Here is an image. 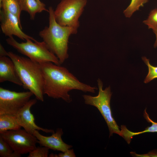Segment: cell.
<instances>
[{
	"label": "cell",
	"mask_w": 157,
	"mask_h": 157,
	"mask_svg": "<svg viewBox=\"0 0 157 157\" xmlns=\"http://www.w3.org/2000/svg\"><path fill=\"white\" fill-rule=\"evenodd\" d=\"M30 91L16 92L0 87V115H15L33 95Z\"/></svg>",
	"instance_id": "cell-8"
},
{
	"label": "cell",
	"mask_w": 157,
	"mask_h": 157,
	"mask_svg": "<svg viewBox=\"0 0 157 157\" xmlns=\"http://www.w3.org/2000/svg\"><path fill=\"white\" fill-rule=\"evenodd\" d=\"M49 149L44 146L37 147L29 153L28 157H47L49 156Z\"/></svg>",
	"instance_id": "cell-21"
},
{
	"label": "cell",
	"mask_w": 157,
	"mask_h": 157,
	"mask_svg": "<svg viewBox=\"0 0 157 157\" xmlns=\"http://www.w3.org/2000/svg\"><path fill=\"white\" fill-rule=\"evenodd\" d=\"M7 56L13 62L23 87L31 92L36 99L44 101V79L39 63L11 51Z\"/></svg>",
	"instance_id": "cell-3"
},
{
	"label": "cell",
	"mask_w": 157,
	"mask_h": 157,
	"mask_svg": "<svg viewBox=\"0 0 157 157\" xmlns=\"http://www.w3.org/2000/svg\"><path fill=\"white\" fill-rule=\"evenodd\" d=\"M0 21L1 30L5 36L10 37L15 35L23 40L29 39L34 41L36 40L22 31L21 23L17 18L11 13L1 9Z\"/></svg>",
	"instance_id": "cell-9"
},
{
	"label": "cell",
	"mask_w": 157,
	"mask_h": 157,
	"mask_svg": "<svg viewBox=\"0 0 157 157\" xmlns=\"http://www.w3.org/2000/svg\"><path fill=\"white\" fill-rule=\"evenodd\" d=\"M6 81L23 86L13 62L9 57L3 56L0 57V82Z\"/></svg>",
	"instance_id": "cell-12"
},
{
	"label": "cell",
	"mask_w": 157,
	"mask_h": 157,
	"mask_svg": "<svg viewBox=\"0 0 157 157\" xmlns=\"http://www.w3.org/2000/svg\"><path fill=\"white\" fill-rule=\"evenodd\" d=\"M44 83L43 93L50 97L61 99L69 103L72 99L69 92L74 90L94 93L97 87L80 81L66 67L50 62L40 64Z\"/></svg>",
	"instance_id": "cell-1"
},
{
	"label": "cell",
	"mask_w": 157,
	"mask_h": 157,
	"mask_svg": "<svg viewBox=\"0 0 157 157\" xmlns=\"http://www.w3.org/2000/svg\"><path fill=\"white\" fill-rule=\"evenodd\" d=\"M36 102V99H30L17 113L15 115L19 124L26 131L32 135L36 130L42 131L46 133H54L53 130L41 127L35 123L34 116L31 113L30 109Z\"/></svg>",
	"instance_id": "cell-10"
},
{
	"label": "cell",
	"mask_w": 157,
	"mask_h": 157,
	"mask_svg": "<svg viewBox=\"0 0 157 157\" xmlns=\"http://www.w3.org/2000/svg\"><path fill=\"white\" fill-rule=\"evenodd\" d=\"M21 155L14 151L10 145L0 136V156L20 157Z\"/></svg>",
	"instance_id": "cell-17"
},
{
	"label": "cell",
	"mask_w": 157,
	"mask_h": 157,
	"mask_svg": "<svg viewBox=\"0 0 157 157\" xmlns=\"http://www.w3.org/2000/svg\"><path fill=\"white\" fill-rule=\"evenodd\" d=\"M144 117L147 122L151 123L152 125L150 126H148L145 129L142 131L134 132L129 130L125 125L121 126V136L126 141L127 143L129 144L134 136L138 135L145 133L157 132V122H155L151 119L149 117L148 114L146 112L145 109L144 113Z\"/></svg>",
	"instance_id": "cell-14"
},
{
	"label": "cell",
	"mask_w": 157,
	"mask_h": 157,
	"mask_svg": "<svg viewBox=\"0 0 157 157\" xmlns=\"http://www.w3.org/2000/svg\"><path fill=\"white\" fill-rule=\"evenodd\" d=\"M14 151L21 155L29 153L37 147L38 140L33 135L21 129L0 134Z\"/></svg>",
	"instance_id": "cell-7"
},
{
	"label": "cell",
	"mask_w": 157,
	"mask_h": 157,
	"mask_svg": "<svg viewBox=\"0 0 157 157\" xmlns=\"http://www.w3.org/2000/svg\"><path fill=\"white\" fill-rule=\"evenodd\" d=\"M130 154L131 155L134 157H147L157 156V151H151L147 154H138L134 152H130Z\"/></svg>",
	"instance_id": "cell-23"
},
{
	"label": "cell",
	"mask_w": 157,
	"mask_h": 157,
	"mask_svg": "<svg viewBox=\"0 0 157 157\" xmlns=\"http://www.w3.org/2000/svg\"><path fill=\"white\" fill-rule=\"evenodd\" d=\"M153 32L155 34L156 36V39L154 45L155 48L157 47V30H153Z\"/></svg>",
	"instance_id": "cell-25"
},
{
	"label": "cell",
	"mask_w": 157,
	"mask_h": 157,
	"mask_svg": "<svg viewBox=\"0 0 157 157\" xmlns=\"http://www.w3.org/2000/svg\"><path fill=\"white\" fill-rule=\"evenodd\" d=\"M15 115L3 114L0 115V134L10 130L21 129Z\"/></svg>",
	"instance_id": "cell-15"
},
{
	"label": "cell",
	"mask_w": 157,
	"mask_h": 157,
	"mask_svg": "<svg viewBox=\"0 0 157 157\" xmlns=\"http://www.w3.org/2000/svg\"><path fill=\"white\" fill-rule=\"evenodd\" d=\"M143 23L147 26L149 28H151L153 30H157V8L150 11L148 18Z\"/></svg>",
	"instance_id": "cell-20"
},
{
	"label": "cell",
	"mask_w": 157,
	"mask_h": 157,
	"mask_svg": "<svg viewBox=\"0 0 157 157\" xmlns=\"http://www.w3.org/2000/svg\"><path fill=\"white\" fill-rule=\"evenodd\" d=\"M63 134L62 129L58 128L56 132L52 133L50 136L43 135L37 130L34 131L33 135L37 138L40 146L45 147L54 151L64 152L71 149L72 146L63 142L61 138Z\"/></svg>",
	"instance_id": "cell-11"
},
{
	"label": "cell",
	"mask_w": 157,
	"mask_h": 157,
	"mask_svg": "<svg viewBox=\"0 0 157 157\" xmlns=\"http://www.w3.org/2000/svg\"><path fill=\"white\" fill-rule=\"evenodd\" d=\"M99 88L98 94L95 96L84 94L82 96L85 103L96 107L105 119L108 127L109 137L116 133L121 136V131L113 117L110 107V100L112 94L110 86L103 89V83L99 78L97 80Z\"/></svg>",
	"instance_id": "cell-4"
},
{
	"label": "cell",
	"mask_w": 157,
	"mask_h": 157,
	"mask_svg": "<svg viewBox=\"0 0 157 157\" xmlns=\"http://www.w3.org/2000/svg\"><path fill=\"white\" fill-rule=\"evenodd\" d=\"M6 41L18 52L34 61L39 64L50 62L60 65L57 57L49 50L43 41H34L29 39L24 42H19L11 36L8 37Z\"/></svg>",
	"instance_id": "cell-5"
},
{
	"label": "cell",
	"mask_w": 157,
	"mask_h": 157,
	"mask_svg": "<svg viewBox=\"0 0 157 157\" xmlns=\"http://www.w3.org/2000/svg\"><path fill=\"white\" fill-rule=\"evenodd\" d=\"M8 52L5 49L2 45L0 44V57L3 56H8Z\"/></svg>",
	"instance_id": "cell-24"
},
{
	"label": "cell",
	"mask_w": 157,
	"mask_h": 157,
	"mask_svg": "<svg viewBox=\"0 0 157 157\" xmlns=\"http://www.w3.org/2000/svg\"><path fill=\"white\" fill-rule=\"evenodd\" d=\"M22 11L28 13L31 20H34L36 14L43 11L48 12L43 3H40L36 0H18Z\"/></svg>",
	"instance_id": "cell-13"
},
{
	"label": "cell",
	"mask_w": 157,
	"mask_h": 157,
	"mask_svg": "<svg viewBox=\"0 0 157 157\" xmlns=\"http://www.w3.org/2000/svg\"><path fill=\"white\" fill-rule=\"evenodd\" d=\"M88 0H61L54 10L56 21L62 26L78 29L79 18Z\"/></svg>",
	"instance_id": "cell-6"
},
{
	"label": "cell",
	"mask_w": 157,
	"mask_h": 157,
	"mask_svg": "<svg viewBox=\"0 0 157 157\" xmlns=\"http://www.w3.org/2000/svg\"><path fill=\"white\" fill-rule=\"evenodd\" d=\"M54 9L48 8L49 25L45 26L39 34L48 49L58 58L61 65L68 58V43L70 36L76 34L77 29L62 26L56 21Z\"/></svg>",
	"instance_id": "cell-2"
},
{
	"label": "cell",
	"mask_w": 157,
	"mask_h": 157,
	"mask_svg": "<svg viewBox=\"0 0 157 157\" xmlns=\"http://www.w3.org/2000/svg\"><path fill=\"white\" fill-rule=\"evenodd\" d=\"M58 157H75L76 156L73 149H69L66 151L59 153Z\"/></svg>",
	"instance_id": "cell-22"
},
{
	"label": "cell",
	"mask_w": 157,
	"mask_h": 157,
	"mask_svg": "<svg viewBox=\"0 0 157 157\" xmlns=\"http://www.w3.org/2000/svg\"><path fill=\"white\" fill-rule=\"evenodd\" d=\"M142 59L148 68V74L144 80V82L147 83L152 80L157 78V66H153L151 65L149 59L145 57H142Z\"/></svg>",
	"instance_id": "cell-19"
},
{
	"label": "cell",
	"mask_w": 157,
	"mask_h": 157,
	"mask_svg": "<svg viewBox=\"0 0 157 157\" xmlns=\"http://www.w3.org/2000/svg\"><path fill=\"white\" fill-rule=\"evenodd\" d=\"M149 0H131L127 7L124 10L123 13L126 17L130 18L140 7L143 6Z\"/></svg>",
	"instance_id": "cell-18"
},
{
	"label": "cell",
	"mask_w": 157,
	"mask_h": 157,
	"mask_svg": "<svg viewBox=\"0 0 157 157\" xmlns=\"http://www.w3.org/2000/svg\"><path fill=\"white\" fill-rule=\"evenodd\" d=\"M0 7L15 16L21 22V10L18 0H0Z\"/></svg>",
	"instance_id": "cell-16"
},
{
	"label": "cell",
	"mask_w": 157,
	"mask_h": 157,
	"mask_svg": "<svg viewBox=\"0 0 157 157\" xmlns=\"http://www.w3.org/2000/svg\"><path fill=\"white\" fill-rule=\"evenodd\" d=\"M49 157H58V155L51 153L49 156Z\"/></svg>",
	"instance_id": "cell-26"
},
{
	"label": "cell",
	"mask_w": 157,
	"mask_h": 157,
	"mask_svg": "<svg viewBox=\"0 0 157 157\" xmlns=\"http://www.w3.org/2000/svg\"><path fill=\"white\" fill-rule=\"evenodd\" d=\"M37 1H38V2H39V3H42V2H41L40 1V0H36Z\"/></svg>",
	"instance_id": "cell-27"
}]
</instances>
